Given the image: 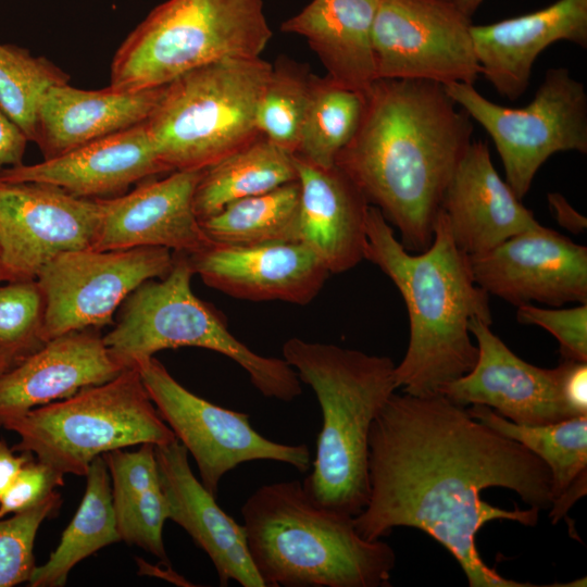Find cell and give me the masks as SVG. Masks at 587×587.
<instances>
[{"mask_svg":"<svg viewBox=\"0 0 587 587\" xmlns=\"http://www.w3.org/2000/svg\"><path fill=\"white\" fill-rule=\"evenodd\" d=\"M484 0H454L455 4L469 16L476 12Z\"/></svg>","mask_w":587,"mask_h":587,"instance_id":"cell-43","label":"cell"},{"mask_svg":"<svg viewBox=\"0 0 587 587\" xmlns=\"http://www.w3.org/2000/svg\"><path fill=\"white\" fill-rule=\"evenodd\" d=\"M450 234L466 255H476L542 225L496 171L483 140H472L444 193Z\"/></svg>","mask_w":587,"mask_h":587,"instance_id":"cell-20","label":"cell"},{"mask_svg":"<svg viewBox=\"0 0 587 587\" xmlns=\"http://www.w3.org/2000/svg\"><path fill=\"white\" fill-rule=\"evenodd\" d=\"M27 142L24 133L0 110V174L23 163Z\"/></svg>","mask_w":587,"mask_h":587,"instance_id":"cell-40","label":"cell"},{"mask_svg":"<svg viewBox=\"0 0 587 587\" xmlns=\"http://www.w3.org/2000/svg\"><path fill=\"white\" fill-rule=\"evenodd\" d=\"M271 38L263 0H166L117 48L110 87L152 89L213 62L259 58Z\"/></svg>","mask_w":587,"mask_h":587,"instance_id":"cell-7","label":"cell"},{"mask_svg":"<svg viewBox=\"0 0 587 587\" xmlns=\"http://www.w3.org/2000/svg\"><path fill=\"white\" fill-rule=\"evenodd\" d=\"M5 441L0 440V499L30 453L16 455Z\"/></svg>","mask_w":587,"mask_h":587,"instance_id":"cell-42","label":"cell"},{"mask_svg":"<svg viewBox=\"0 0 587 587\" xmlns=\"http://www.w3.org/2000/svg\"><path fill=\"white\" fill-rule=\"evenodd\" d=\"M136 367L162 420L192 455L200 482L215 497L223 476L246 462L276 461L301 473L311 469V452L305 444L267 439L252 427L248 414L192 394L154 357Z\"/></svg>","mask_w":587,"mask_h":587,"instance_id":"cell-11","label":"cell"},{"mask_svg":"<svg viewBox=\"0 0 587 587\" xmlns=\"http://www.w3.org/2000/svg\"><path fill=\"white\" fill-rule=\"evenodd\" d=\"M83 500L48 561L35 567L30 587H61L71 570L96 551L121 541L113 509L111 478L102 455L86 473Z\"/></svg>","mask_w":587,"mask_h":587,"instance_id":"cell-29","label":"cell"},{"mask_svg":"<svg viewBox=\"0 0 587 587\" xmlns=\"http://www.w3.org/2000/svg\"><path fill=\"white\" fill-rule=\"evenodd\" d=\"M173 263L174 252L160 247L85 249L57 257L36 278L45 300L41 340L111 323L137 287L163 278Z\"/></svg>","mask_w":587,"mask_h":587,"instance_id":"cell-13","label":"cell"},{"mask_svg":"<svg viewBox=\"0 0 587 587\" xmlns=\"http://www.w3.org/2000/svg\"><path fill=\"white\" fill-rule=\"evenodd\" d=\"M516 316L520 323L540 326L553 335L564 360L587 362V303L570 309L526 303L517 307Z\"/></svg>","mask_w":587,"mask_h":587,"instance_id":"cell-37","label":"cell"},{"mask_svg":"<svg viewBox=\"0 0 587 587\" xmlns=\"http://www.w3.org/2000/svg\"><path fill=\"white\" fill-rule=\"evenodd\" d=\"M364 259L392 280L407 307L410 336L405 354L396 365L398 388L419 397L441 395L476 363L471 320L492 323L489 295L474 280L469 255L455 245L441 210L430 246L413 253L370 204Z\"/></svg>","mask_w":587,"mask_h":587,"instance_id":"cell-3","label":"cell"},{"mask_svg":"<svg viewBox=\"0 0 587 587\" xmlns=\"http://www.w3.org/2000/svg\"><path fill=\"white\" fill-rule=\"evenodd\" d=\"M124 370L93 328L49 339L0 376V428L34 408L105 383Z\"/></svg>","mask_w":587,"mask_h":587,"instance_id":"cell-19","label":"cell"},{"mask_svg":"<svg viewBox=\"0 0 587 587\" xmlns=\"http://www.w3.org/2000/svg\"><path fill=\"white\" fill-rule=\"evenodd\" d=\"M469 328L478 349L476 363L441 395L462 407H489L519 425H547L579 416L562 395L560 365L542 369L522 360L478 317L471 320Z\"/></svg>","mask_w":587,"mask_h":587,"instance_id":"cell-16","label":"cell"},{"mask_svg":"<svg viewBox=\"0 0 587 587\" xmlns=\"http://www.w3.org/2000/svg\"><path fill=\"white\" fill-rule=\"evenodd\" d=\"M470 118L439 83L375 79L364 91L359 126L335 166L410 252L433 241L444 193L472 142Z\"/></svg>","mask_w":587,"mask_h":587,"instance_id":"cell-2","label":"cell"},{"mask_svg":"<svg viewBox=\"0 0 587 587\" xmlns=\"http://www.w3.org/2000/svg\"><path fill=\"white\" fill-rule=\"evenodd\" d=\"M547 199L559 225L574 234H579L586 229V217L577 212L561 193H548Z\"/></svg>","mask_w":587,"mask_h":587,"instance_id":"cell-41","label":"cell"},{"mask_svg":"<svg viewBox=\"0 0 587 587\" xmlns=\"http://www.w3.org/2000/svg\"><path fill=\"white\" fill-rule=\"evenodd\" d=\"M63 484V473L30 454L0 499V519L37 505Z\"/></svg>","mask_w":587,"mask_h":587,"instance_id":"cell-38","label":"cell"},{"mask_svg":"<svg viewBox=\"0 0 587 587\" xmlns=\"http://www.w3.org/2000/svg\"><path fill=\"white\" fill-rule=\"evenodd\" d=\"M364 108V92L329 76L312 75L309 103L294 155L320 167H333L354 135Z\"/></svg>","mask_w":587,"mask_h":587,"instance_id":"cell-31","label":"cell"},{"mask_svg":"<svg viewBox=\"0 0 587 587\" xmlns=\"http://www.w3.org/2000/svg\"><path fill=\"white\" fill-rule=\"evenodd\" d=\"M45 300L36 280L0 286V354L15 364L45 342L40 332Z\"/></svg>","mask_w":587,"mask_h":587,"instance_id":"cell-34","label":"cell"},{"mask_svg":"<svg viewBox=\"0 0 587 587\" xmlns=\"http://www.w3.org/2000/svg\"><path fill=\"white\" fill-rule=\"evenodd\" d=\"M294 162L300 185L299 241L330 274L354 267L364 259L370 203L337 166L320 167L296 155Z\"/></svg>","mask_w":587,"mask_h":587,"instance_id":"cell-24","label":"cell"},{"mask_svg":"<svg viewBox=\"0 0 587 587\" xmlns=\"http://www.w3.org/2000/svg\"><path fill=\"white\" fill-rule=\"evenodd\" d=\"M100 216L98 199L49 184L0 182L1 282L36 280L57 257L93 249Z\"/></svg>","mask_w":587,"mask_h":587,"instance_id":"cell-14","label":"cell"},{"mask_svg":"<svg viewBox=\"0 0 587 587\" xmlns=\"http://www.w3.org/2000/svg\"><path fill=\"white\" fill-rule=\"evenodd\" d=\"M61 494L53 490L37 505L0 519V587L28 583L36 567L34 544L41 523L58 511Z\"/></svg>","mask_w":587,"mask_h":587,"instance_id":"cell-35","label":"cell"},{"mask_svg":"<svg viewBox=\"0 0 587 587\" xmlns=\"http://www.w3.org/2000/svg\"><path fill=\"white\" fill-rule=\"evenodd\" d=\"M68 82L70 75L49 59L0 42V110L28 141L36 138V113L43 92Z\"/></svg>","mask_w":587,"mask_h":587,"instance_id":"cell-33","label":"cell"},{"mask_svg":"<svg viewBox=\"0 0 587 587\" xmlns=\"http://www.w3.org/2000/svg\"><path fill=\"white\" fill-rule=\"evenodd\" d=\"M195 274L210 287L251 301L311 302L330 275L303 242L229 246L213 242L188 254Z\"/></svg>","mask_w":587,"mask_h":587,"instance_id":"cell-18","label":"cell"},{"mask_svg":"<svg viewBox=\"0 0 587 587\" xmlns=\"http://www.w3.org/2000/svg\"><path fill=\"white\" fill-rule=\"evenodd\" d=\"M155 457L168 520L183 527L208 554L220 586L233 580L242 587H264L251 561L243 525L224 512L215 496L195 476L187 449L176 439L155 446Z\"/></svg>","mask_w":587,"mask_h":587,"instance_id":"cell-22","label":"cell"},{"mask_svg":"<svg viewBox=\"0 0 587 587\" xmlns=\"http://www.w3.org/2000/svg\"><path fill=\"white\" fill-rule=\"evenodd\" d=\"M164 172L141 123L40 163L5 168L0 182L49 184L77 197L100 199L120 196L130 185Z\"/></svg>","mask_w":587,"mask_h":587,"instance_id":"cell-21","label":"cell"},{"mask_svg":"<svg viewBox=\"0 0 587 587\" xmlns=\"http://www.w3.org/2000/svg\"><path fill=\"white\" fill-rule=\"evenodd\" d=\"M480 75L503 98L516 100L527 89L536 59L550 45L570 41L587 48V0H558L528 14L487 25H472Z\"/></svg>","mask_w":587,"mask_h":587,"instance_id":"cell-23","label":"cell"},{"mask_svg":"<svg viewBox=\"0 0 587 587\" xmlns=\"http://www.w3.org/2000/svg\"><path fill=\"white\" fill-rule=\"evenodd\" d=\"M378 0H312L280 30L303 37L335 82L364 92L376 79L372 30Z\"/></svg>","mask_w":587,"mask_h":587,"instance_id":"cell-26","label":"cell"},{"mask_svg":"<svg viewBox=\"0 0 587 587\" xmlns=\"http://www.w3.org/2000/svg\"><path fill=\"white\" fill-rule=\"evenodd\" d=\"M202 172L174 171L128 193L98 199L101 216L93 249L160 247L192 254L211 246L193 209Z\"/></svg>","mask_w":587,"mask_h":587,"instance_id":"cell-17","label":"cell"},{"mask_svg":"<svg viewBox=\"0 0 587 587\" xmlns=\"http://www.w3.org/2000/svg\"><path fill=\"white\" fill-rule=\"evenodd\" d=\"M444 87L458 107L489 134L505 182L520 200L552 154L587 152L586 88L565 67L548 70L532 102L517 109L491 102L471 84Z\"/></svg>","mask_w":587,"mask_h":587,"instance_id":"cell-10","label":"cell"},{"mask_svg":"<svg viewBox=\"0 0 587 587\" xmlns=\"http://www.w3.org/2000/svg\"><path fill=\"white\" fill-rule=\"evenodd\" d=\"M292 180H297L294 155L259 135L203 170L195 191V213L203 221L230 202Z\"/></svg>","mask_w":587,"mask_h":587,"instance_id":"cell-28","label":"cell"},{"mask_svg":"<svg viewBox=\"0 0 587 587\" xmlns=\"http://www.w3.org/2000/svg\"><path fill=\"white\" fill-rule=\"evenodd\" d=\"M476 284L516 307L587 303V248L541 226L469 257Z\"/></svg>","mask_w":587,"mask_h":587,"instance_id":"cell-15","label":"cell"},{"mask_svg":"<svg viewBox=\"0 0 587 587\" xmlns=\"http://www.w3.org/2000/svg\"><path fill=\"white\" fill-rule=\"evenodd\" d=\"M312 75L307 64L279 57L272 64L257 108L259 134L291 154L299 145Z\"/></svg>","mask_w":587,"mask_h":587,"instance_id":"cell-32","label":"cell"},{"mask_svg":"<svg viewBox=\"0 0 587 587\" xmlns=\"http://www.w3.org/2000/svg\"><path fill=\"white\" fill-rule=\"evenodd\" d=\"M467 411L491 429L525 446L549 467L552 483L550 516L553 523L586 495L587 415L528 426L515 424L486 405L472 404Z\"/></svg>","mask_w":587,"mask_h":587,"instance_id":"cell-27","label":"cell"},{"mask_svg":"<svg viewBox=\"0 0 587 587\" xmlns=\"http://www.w3.org/2000/svg\"><path fill=\"white\" fill-rule=\"evenodd\" d=\"M241 515L264 587L390 586L391 546L362 538L354 516L316 503L299 480L259 487Z\"/></svg>","mask_w":587,"mask_h":587,"instance_id":"cell-4","label":"cell"},{"mask_svg":"<svg viewBox=\"0 0 587 587\" xmlns=\"http://www.w3.org/2000/svg\"><path fill=\"white\" fill-rule=\"evenodd\" d=\"M0 282H1V277H0Z\"/></svg>","mask_w":587,"mask_h":587,"instance_id":"cell-45","label":"cell"},{"mask_svg":"<svg viewBox=\"0 0 587 587\" xmlns=\"http://www.w3.org/2000/svg\"><path fill=\"white\" fill-rule=\"evenodd\" d=\"M299 212L300 185L297 179L230 202L200 224L210 240L221 245L299 241Z\"/></svg>","mask_w":587,"mask_h":587,"instance_id":"cell-30","label":"cell"},{"mask_svg":"<svg viewBox=\"0 0 587 587\" xmlns=\"http://www.w3.org/2000/svg\"><path fill=\"white\" fill-rule=\"evenodd\" d=\"M121 540L136 545L168 564L163 526L168 520L165 495L160 485L113 502Z\"/></svg>","mask_w":587,"mask_h":587,"instance_id":"cell-36","label":"cell"},{"mask_svg":"<svg viewBox=\"0 0 587 587\" xmlns=\"http://www.w3.org/2000/svg\"><path fill=\"white\" fill-rule=\"evenodd\" d=\"M15 363L9 358L0 354V376L8 372Z\"/></svg>","mask_w":587,"mask_h":587,"instance_id":"cell-44","label":"cell"},{"mask_svg":"<svg viewBox=\"0 0 587 587\" xmlns=\"http://www.w3.org/2000/svg\"><path fill=\"white\" fill-rule=\"evenodd\" d=\"M271 68L261 57L225 59L166 84L145 122L166 171L204 170L254 140Z\"/></svg>","mask_w":587,"mask_h":587,"instance_id":"cell-8","label":"cell"},{"mask_svg":"<svg viewBox=\"0 0 587 587\" xmlns=\"http://www.w3.org/2000/svg\"><path fill=\"white\" fill-rule=\"evenodd\" d=\"M454 0H378L372 30L376 79L474 85L471 27Z\"/></svg>","mask_w":587,"mask_h":587,"instance_id":"cell-12","label":"cell"},{"mask_svg":"<svg viewBox=\"0 0 587 587\" xmlns=\"http://www.w3.org/2000/svg\"><path fill=\"white\" fill-rule=\"evenodd\" d=\"M283 359L310 386L322 411L311 473L302 483L330 510L358 515L369 500V436L372 423L398 389L396 364L386 355L297 337Z\"/></svg>","mask_w":587,"mask_h":587,"instance_id":"cell-5","label":"cell"},{"mask_svg":"<svg viewBox=\"0 0 587 587\" xmlns=\"http://www.w3.org/2000/svg\"><path fill=\"white\" fill-rule=\"evenodd\" d=\"M560 366L566 403L576 415H587V362L565 360Z\"/></svg>","mask_w":587,"mask_h":587,"instance_id":"cell-39","label":"cell"},{"mask_svg":"<svg viewBox=\"0 0 587 587\" xmlns=\"http://www.w3.org/2000/svg\"><path fill=\"white\" fill-rule=\"evenodd\" d=\"M369 500L354 516L359 535L378 540L417 528L458 561L471 587H529L480 558L483 525H536L552 505L549 467L525 446L471 416L444 395L394 392L369 436Z\"/></svg>","mask_w":587,"mask_h":587,"instance_id":"cell-1","label":"cell"},{"mask_svg":"<svg viewBox=\"0 0 587 587\" xmlns=\"http://www.w3.org/2000/svg\"><path fill=\"white\" fill-rule=\"evenodd\" d=\"M4 428L20 437L14 450L33 454L64 475L79 476L86 475L93 459L111 450L176 440L137 367L34 408Z\"/></svg>","mask_w":587,"mask_h":587,"instance_id":"cell-9","label":"cell"},{"mask_svg":"<svg viewBox=\"0 0 587 587\" xmlns=\"http://www.w3.org/2000/svg\"><path fill=\"white\" fill-rule=\"evenodd\" d=\"M164 86L138 91L110 86L100 90L70 84L52 86L39 100L34 142L43 160H48L145 123L158 105Z\"/></svg>","mask_w":587,"mask_h":587,"instance_id":"cell-25","label":"cell"},{"mask_svg":"<svg viewBox=\"0 0 587 587\" xmlns=\"http://www.w3.org/2000/svg\"><path fill=\"white\" fill-rule=\"evenodd\" d=\"M188 254L174 252L166 276L137 287L123 302L118 322L103 337L113 359L136 367L160 350L197 347L235 361L266 398L290 402L302 394L296 371L284 360L255 353L239 341L218 313L191 290Z\"/></svg>","mask_w":587,"mask_h":587,"instance_id":"cell-6","label":"cell"}]
</instances>
